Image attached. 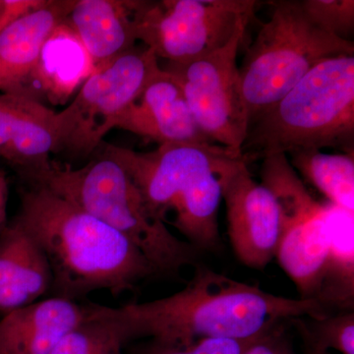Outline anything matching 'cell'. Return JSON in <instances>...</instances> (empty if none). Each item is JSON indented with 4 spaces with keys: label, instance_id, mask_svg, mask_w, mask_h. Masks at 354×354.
<instances>
[{
    "label": "cell",
    "instance_id": "ffe728a7",
    "mask_svg": "<svg viewBox=\"0 0 354 354\" xmlns=\"http://www.w3.org/2000/svg\"><path fill=\"white\" fill-rule=\"evenodd\" d=\"M293 169L329 199L330 204L353 215V153H326L299 149L286 153Z\"/></svg>",
    "mask_w": 354,
    "mask_h": 354
},
{
    "label": "cell",
    "instance_id": "5b68a950",
    "mask_svg": "<svg viewBox=\"0 0 354 354\" xmlns=\"http://www.w3.org/2000/svg\"><path fill=\"white\" fill-rule=\"evenodd\" d=\"M354 55L323 60L249 125L241 157L248 160L299 149L353 153Z\"/></svg>",
    "mask_w": 354,
    "mask_h": 354
},
{
    "label": "cell",
    "instance_id": "83f0119b",
    "mask_svg": "<svg viewBox=\"0 0 354 354\" xmlns=\"http://www.w3.org/2000/svg\"><path fill=\"white\" fill-rule=\"evenodd\" d=\"M299 354H330L329 351H315L302 348L301 353Z\"/></svg>",
    "mask_w": 354,
    "mask_h": 354
},
{
    "label": "cell",
    "instance_id": "7402d4cb",
    "mask_svg": "<svg viewBox=\"0 0 354 354\" xmlns=\"http://www.w3.org/2000/svg\"><path fill=\"white\" fill-rule=\"evenodd\" d=\"M288 322L301 337L304 348L315 351L335 349L342 354H354V311L323 318L298 317Z\"/></svg>",
    "mask_w": 354,
    "mask_h": 354
},
{
    "label": "cell",
    "instance_id": "4316f807",
    "mask_svg": "<svg viewBox=\"0 0 354 354\" xmlns=\"http://www.w3.org/2000/svg\"><path fill=\"white\" fill-rule=\"evenodd\" d=\"M8 197V181H7L6 174L0 171V232L8 225V221H7Z\"/></svg>",
    "mask_w": 354,
    "mask_h": 354
},
{
    "label": "cell",
    "instance_id": "8fae6325",
    "mask_svg": "<svg viewBox=\"0 0 354 354\" xmlns=\"http://www.w3.org/2000/svg\"><path fill=\"white\" fill-rule=\"evenodd\" d=\"M227 232L237 259L251 269H264L278 248L281 218L271 191L254 179L242 158L223 189Z\"/></svg>",
    "mask_w": 354,
    "mask_h": 354
},
{
    "label": "cell",
    "instance_id": "2e32d148",
    "mask_svg": "<svg viewBox=\"0 0 354 354\" xmlns=\"http://www.w3.org/2000/svg\"><path fill=\"white\" fill-rule=\"evenodd\" d=\"M87 319V307L53 297L4 314L0 354H51L58 342Z\"/></svg>",
    "mask_w": 354,
    "mask_h": 354
},
{
    "label": "cell",
    "instance_id": "ac0fdd59",
    "mask_svg": "<svg viewBox=\"0 0 354 354\" xmlns=\"http://www.w3.org/2000/svg\"><path fill=\"white\" fill-rule=\"evenodd\" d=\"M95 71L85 46L64 21L41 48L32 76L31 97L39 101L41 95L55 106L64 104Z\"/></svg>",
    "mask_w": 354,
    "mask_h": 354
},
{
    "label": "cell",
    "instance_id": "9c48e42d",
    "mask_svg": "<svg viewBox=\"0 0 354 354\" xmlns=\"http://www.w3.org/2000/svg\"><path fill=\"white\" fill-rule=\"evenodd\" d=\"M255 0L148 1L138 39L171 64H187L220 50L254 17Z\"/></svg>",
    "mask_w": 354,
    "mask_h": 354
},
{
    "label": "cell",
    "instance_id": "9a60e30c",
    "mask_svg": "<svg viewBox=\"0 0 354 354\" xmlns=\"http://www.w3.org/2000/svg\"><path fill=\"white\" fill-rule=\"evenodd\" d=\"M143 0H76L65 22L75 32L95 70L135 48L147 6Z\"/></svg>",
    "mask_w": 354,
    "mask_h": 354
},
{
    "label": "cell",
    "instance_id": "277c9868",
    "mask_svg": "<svg viewBox=\"0 0 354 354\" xmlns=\"http://www.w3.org/2000/svg\"><path fill=\"white\" fill-rule=\"evenodd\" d=\"M24 179L71 202L127 237L157 274L176 276L186 266L197 265L200 251L177 239L151 213L128 172L104 153L79 169L51 162Z\"/></svg>",
    "mask_w": 354,
    "mask_h": 354
},
{
    "label": "cell",
    "instance_id": "44dd1931",
    "mask_svg": "<svg viewBox=\"0 0 354 354\" xmlns=\"http://www.w3.org/2000/svg\"><path fill=\"white\" fill-rule=\"evenodd\" d=\"M87 319L65 335L51 354H124L127 344L113 321L97 304L87 305Z\"/></svg>",
    "mask_w": 354,
    "mask_h": 354
},
{
    "label": "cell",
    "instance_id": "3957f363",
    "mask_svg": "<svg viewBox=\"0 0 354 354\" xmlns=\"http://www.w3.org/2000/svg\"><path fill=\"white\" fill-rule=\"evenodd\" d=\"M102 153L122 165L156 218L165 223L174 214L187 241L218 235L223 185L241 156L216 144H164L144 153L108 144Z\"/></svg>",
    "mask_w": 354,
    "mask_h": 354
},
{
    "label": "cell",
    "instance_id": "e0dca14e",
    "mask_svg": "<svg viewBox=\"0 0 354 354\" xmlns=\"http://www.w3.org/2000/svg\"><path fill=\"white\" fill-rule=\"evenodd\" d=\"M53 286L50 264L38 242L17 221L0 232V312L39 301Z\"/></svg>",
    "mask_w": 354,
    "mask_h": 354
},
{
    "label": "cell",
    "instance_id": "d6986e66",
    "mask_svg": "<svg viewBox=\"0 0 354 354\" xmlns=\"http://www.w3.org/2000/svg\"><path fill=\"white\" fill-rule=\"evenodd\" d=\"M312 299L328 315L354 311L353 215L332 204L329 246Z\"/></svg>",
    "mask_w": 354,
    "mask_h": 354
},
{
    "label": "cell",
    "instance_id": "52a82bcc",
    "mask_svg": "<svg viewBox=\"0 0 354 354\" xmlns=\"http://www.w3.org/2000/svg\"><path fill=\"white\" fill-rule=\"evenodd\" d=\"M260 183L278 204L281 232L276 257L301 299L315 293L328 246L330 204L316 201L286 153L262 158Z\"/></svg>",
    "mask_w": 354,
    "mask_h": 354
},
{
    "label": "cell",
    "instance_id": "cb8c5ba5",
    "mask_svg": "<svg viewBox=\"0 0 354 354\" xmlns=\"http://www.w3.org/2000/svg\"><path fill=\"white\" fill-rule=\"evenodd\" d=\"M253 339H204L191 344H169L150 339L129 354H241Z\"/></svg>",
    "mask_w": 354,
    "mask_h": 354
},
{
    "label": "cell",
    "instance_id": "484cf974",
    "mask_svg": "<svg viewBox=\"0 0 354 354\" xmlns=\"http://www.w3.org/2000/svg\"><path fill=\"white\" fill-rule=\"evenodd\" d=\"M46 0H2L0 9V32L16 20L43 6Z\"/></svg>",
    "mask_w": 354,
    "mask_h": 354
},
{
    "label": "cell",
    "instance_id": "6da1fadb",
    "mask_svg": "<svg viewBox=\"0 0 354 354\" xmlns=\"http://www.w3.org/2000/svg\"><path fill=\"white\" fill-rule=\"evenodd\" d=\"M97 309L115 324L127 344L142 337L179 344L204 339L242 341L281 320L329 316L315 300L272 295L198 264L185 288L171 297Z\"/></svg>",
    "mask_w": 354,
    "mask_h": 354
},
{
    "label": "cell",
    "instance_id": "f1b7e54d",
    "mask_svg": "<svg viewBox=\"0 0 354 354\" xmlns=\"http://www.w3.org/2000/svg\"><path fill=\"white\" fill-rule=\"evenodd\" d=\"M1 6H2V0H0V9H1Z\"/></svg>",
    "mask_w": 354,
    "mask_h": 354
},
{
    "label": "cell",
    "instance_id": "603a6c76",
    "mask_svg": "<svg viewBox=\"0 0 354 354\" xmlns=\"http://www.w3.org/2000/svg\"><path fill=\"white\" fill-rule=\"evenodd\" d=\"M301 6L309 19L323 31L351 41L354 31L353 0H302Z\"/></svg>",
    "mask_w": 354,
    "mask_h": 354
},
{
    "label": "cell",
    "instance_id": "30bf717a",
    "mask_svg": "<svg viewBox=\"0 0 354 354\" xmlns=\"http://www.w3.org/2000/svg\"><path fill=\"white\" fill-rule=\"evenodd\" d=\"M244 23L220 50L187 64L167 62L198 127L216 145L241 156L248 132L236 58L247 26Z\"/></svg>",
    "mask_w": 354,
    "mask_h": 354
},
{
    "label": "cell",
    "instance_id": "4fadbf2b",
    "mask_svg": "<svg viewBox=\"0 0 354 354\" xmlns=\"http://www.w3.org/2000/svg\"><path fill=\"white\" fill-rule=\"evenodd\" d=\"M57 151V113L29 95L0 93V158L24 178L48 167Z\"/></svg>",
    "mask_w": 354,
    "mask_h": 354
},
{
    "label": "cell",
    "instance_id": "7a4b0ae2",
    "mask_svg": "<svg viewBox=\"0 0 354 354\" xmlns=\"http://www.w3.org/2000/svg\"><path fill=\"white\" fill-rule=\"evenodd\" d=\"M20 198L14 221L44 251L58 297L121 295L157 274L127 237L71 202L37 185L21 190Z\"/></svg>",
    "mask_w": 354,
    "mask_h": 354
},
{
    "label": "cell",
    "instance_id": "5bb4252c",
    "mask_svg": "<svg viewBox=\"0 0 354 354\" xmlns=\"http://www.w3.org/2000/svg\"><path fill=\"white\" fill-rule=\"evenodd\" d=\"M76 0L46 3L0 32V92L31 97L32 76L46 39L66 20Z\"/></svg>",
    "mask_w": 354,
    "mask_h": 354
},
{
    "label": "cell",
    "instance_id": "7c38bea8",
    "mask_svg": "<svg viewBox=\"0 0 354 354\" xmlns=\"http://www.w3.org/2000/svg\"><path fill=\"white\" fill-rule=\"evenodd\" d=\"M142 138L164 144H214L198 127L174 77L160 67L114 123Z\"/></svg>",
    "mask_w": 354,
    "mask_h": 354
},
{
    "label": "cell",
    "instance_id": "8992f818",
    "mask_svg": "<svg viewBox=\"0 0 354 354\" xmlns=\"http://www.w3.org/2000/svg\"><path fill=\"white\" fill-rule=\"evenodd\" d=\"M272 10L239 67L249 125L274 106L298 81L328 58L353 55L344 41L314 24L301 1L270 2Z\"/></svg>",
    "mask_w": 354,
    "mask_h": 354
},
{
    "label": "cell",
    "instance_id": "ba28073f",
    "mask_svg": "<svg viewBox=\"0 0 354 354\" xmlns=\"http://www.w3.org/2000/svg\"><path fill=\"white\" fill-rule=\"evenodd\" d=\"M160 70L150 48L128 51L95 70L64 111L57 113L58 149L87 155Z\"/></svg>",
    "mask_w": 354,
    "mask_h": 354
},
{
    "label": "cell",
    "instance_id": "d4e9b609",
    "mask_svg": "<svg viewBox=\"0 0 354 354\" xmlns=\"http://www.w3.org/2000/svg\"><path fill=\"white\" fill-rule=\"evenodd\" d=\"M288 320L274 324L257 335L241 354H299L288 330Z\"/></svg>",
    "mask_w": 354,
    "mask_h": 354
}]
</instances>
